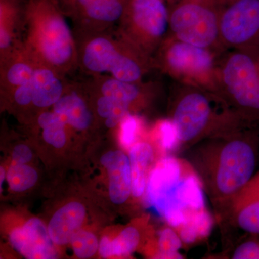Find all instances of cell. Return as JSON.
<instances>
[{
	"label": "cell",
	"mask_w": 259,
	"mask_h": 259,
	"mask_svg": "<svg viewBox=\"0 0 259 259\" xmlns=\"http://www.w3.org/2000/svg\"><path fill=\"white\" fill-rule=\"evenodd\" d=\"M138 128L139 123L137 119L131 114L126 116L121 122V142L125 148H131L135 144Z\"/></svg>",
	"instance_id": "cell-26"
},
{
	"label": "cell",
	"mask_w": 259,
	"mask_h": 259,
	"mask_svg": "<svg viewBox=\"0 0 259 259\" xmlns=\"http://www.w3.org/2000/svg\"><path fill=\"white\" fill-rule=\"evenodd\" d=\"M192 170L190 162L185 159L166 156L159 160L148 178L146 197L149 204L154 207Z\"/></svg>",
	"instance_id": "cell-12"
},
{
	"label": "cell",
	"mask_w": 259,
	"mask_h": 259,
	"mask_svg": "<svg viewBox=\"0 0 259 259\" xmlns=\"http://www.w3.org/2000/svg\"><path fill=\"white\" fill-rule=\"evenodd\" d=\"M223 53L181 41L168 34L153 56V64L174 81L220 95L219 60Z\"/></svg>",
	"instance_id": "cell-5"
},
{
	"label": "cell",
	"mask_w": 259,
	"mask_h": 259,
	"mask_svg": "<svg viewBox=\"0 0 259 259\" xmlns=\"http://www.w3.org/2000/svg\"><path fill=\"white\" fill-rule=\"evenodd\" d=\"M220 95L245 118L259 121V47L228 49L219 60Z\"/></svg>",
	"instance_id": "cell-6"
},
{
	"label": "cell",
	"mask_w": 259,
	"mask_h": 259,
	"mask_svg": "<svg viewBox=\"0 0 259 259\" xmlns=\"http://www.w3.org/2000/svg\"><path fill=\"white\" fill-rule=\"evenodd\" d=\"M220 33L226 50L259 47V0H232L224 5Z\"/></svg>",
	"instance_id": "cell-9"
},
{
	"label": "cell",
	"mask_w": 259,
	"mask_h": 259,
	"mask_svg": "<svg viewBox=\"0 0 259 259\" xmlns=\"http://www.w3.org/2000/svg\"><path fill=\"white\" fill-rule=\"evenodd\" d=\"M108 171L110 197L112 202L123 204L132 194V177L128 156L121 151H110L100 159Z\"/></svg>",
	"instance_id": "cell-13"
},
{
	"label": "cell",
	"mask_w": 259,
	"mask_h": 259,
	"mask_svg": "<svg viewBox=\"0 0 259 259\" xmlns=\"http://www.w3.org/2000/svg\"><path fill=\"white\" fill-rule=\"evenodd\" d=\"M14 100L18 105L26 106L32 102L31 80L25 84L15 88Z\"/></svg>",
	"instance_id": "cell-29"
},
{
	"label": "cell",
	"mask_w": 259,
	"mask_h": 259,
	"mask_svg": "<svg viewBox=\"0 0 259 259\" xmlns=\"http://www.w3.org/2000/svg\"><path fill=\"white\" fill-rule=\"evenodd\" d=\"M238 228L250 234L259 235V200L232 212Z\"/></svg>",
	"instance_id": "cell-22"
},
{
	"label": "cell",
	"mask_w": 259,
	"mask_h": 259,
	"mask_svg": "<svg viewBox=\"0 0 259 259\" xmlns=\"http://www.w3.org/2000/svg\"><path fill=\"white\" fill-rule=\"evenodd\" d=\"M259 200V172L253 175L249 182L231 199L225 208L233 212L238 209Z\"/></svg>",
	"instance_id": "cell-23"
},
{
	"label": "cell",
	"mask_w": 259,
	"mask_h": 259,
	"mask_svg": "<svg viewBox=\"0 0 259 259\" xmlns=\"http://www.w3.org/2000/svg\"><path fill=\"white\" fill-rule=\"evenodd\" d=\"M75 255L79 258H91L98 249V241L93 233L79 231L71 241Z\"/></svg>",
	"instance_id": "cell-24"
},
{
	"label": "cell",
	"mask_w": 259,
	"mask_h": 259,
	"mask_svg": "<svg viewBox=\"0 0 259 259\" xmlns=\"http://www.w3.org/2000/svg\"><path fill=\"white\" fill-rule=\"evenodd\" d=\"M31 151L25 145L20 144L15 148L13 153V162L14 164H25L32 159Z\"/></svg>",
	"instance_id": "cell-30"
},
{
	"label": "cell",
	"mask_w": 259,
	"mask_h": 259,
	"mask_svg": "<svg viewBox=\"0 0 259 259\" xmlns=\"http://www.w3.org/2000/svg\"><path fill=\"white\" fill-rule=\"evenodd\" d=\"M85 213L82 204L76 202L66 204L59 209L51 218L48 228L53 243L57 245L71 243L82 225Z\"/></svg>",
	"instance_id": "cell-14"
},
{
	"label": "cell",
	"mask_w": 259,
	"mask_h": 259,
	"mask_svg": "<svg viewBox=\"0 0 259 259\" xmlns=\"http://www.w3.org/2000/svg\"><path fill=\"white\" fill-rule=\"evenodd\" d=\"M258 163H259V161H258Z\"/></svg>",
	"instance_id": "cell-34"
},
{
	"label": "cell",
	"mask_w": 259,
	"mask_h": 259,
	"mask_svg": "<svg viewBox=\"0 0 259 259\" xmlns=\"http://www.w3.org/2000/svg\"><path fill=\"white\" fill-rule=\"evenodd\" d=\"M170 94L168 120L176 131L179 147L194 146L247 119L221 95L203 89L174 81Z\"/></svg>",
	"instance_id": "cell-3"
},
{
	"label": "cell",
	"mask_w": 259,
	"mask_h": 259,
	"mask_svg": "<svg viewBox=\"0 0 259 259\" xmlns=\"http://www.w3.org/2000/svg\"><path fill=\"white\" fill-rule=\"evenodd\" d=\"M233 259H259V241H248L237 247Z\"/></svg>",
	"instance_id": "cell-28"
},
{
	"label": "cell",
	"mask_w": 259,
	"mask_h": 259,
	"mask_svg": "<svg viewBox=\"0 0 259 259\" xmlns=\"http://www.w3.org/2000/svg\"><path fill=\"white\" fill-rule=\"evenodd\" d=\"M185 223L195 232L199 241L209 236L212 230L213 220L210 213L207 209H204L191 213Z\"/></svg>",
	"instance_id": "cell-25"
},
{
	"label": "cell",
	"mask_w": 259,
	"mask_h": 259,
	"mask_svg": "<svg viewBox=\"0 0 259 259\" xmlns=\"http://www.w3.org/2000/svg\"><path fill=\"white\" fill-rule=\"evenodd\" d=\"M37 123L44 130L42 137L48 144L57 148L64 146L66 141V123L60 115L54 111L44 112L39 116Z\"/></svg>",
	"instance_id": "cell-19"
},
{
	"label": "cell",
	"mask_w": 259,
	"mask_h": 259,
	"mask_svg": "<svg viewBox=\"0 0 259 259\" xmlns=\"http://www.w3.org/2000/svg\"><path fill=\"white\" fill-rule=\"evenodd\" d=\"M118 30L153 59L169 33L168 3L166 0H129Z\"/></svg>",
	"instance_id": "cell-8"
},
{
	"label": "cell",
	"mask_w": 259,
	"mask_h": 259,
	"mask_svg": "<svg viewBox=\"0 0 259 259\" xmlns=\"http://www.w3.org/2000/svg\"><path fill=\"white\" fill-rule=\"evenodd\" d=\"M31 83L32 104L36 107L54 106L64 93L61 75L47 66H37Z\"/></svg>",
	"instance_id": "cell-15"
},
{
	"label": "cell",
	"mask_w": 259,
	"mask_h": 259,
	"mask_svg": "<svg viewBox=\"0 0 259 259\" xmlns=\"http://www.w3.org/2000/svg\"><path fill=\"white\" fill-rule=\"evenodd\" d=\"M194 146L188 161L214 205L225 208L258 163L259 121L246 119Z\"/></svg>",
	"instance_id": "cell-1"
},
{
	"label": "cell",
	"mask_w": 259,
	"mask_h": 259,
	"mask_svg": "<svg viewBox=\"0 0 259 259\" xmlns=\"http://www.w3.org/2000/svg\"><path fill=\"white\" fill-rule=\"evenodd\" d=\"M1 175H0V177H1V180H0V185H1V187H2V185H3V181H4V179H5V170H4V168H3V167H1Z\"/></svg>",
	"instance_id": "cell-32"
},
{
	"label": "cell",
	"mask_w": 259,
	"mask_h": 259,
	"mask_svg": "<svg viewBox=\"0 0 259 259\" xmlns=\"http://www.w3.org/2000/svg\"><path fill=\"white\" fill-rule=\"evenodd\" d=\"M37 174L25 164L13 163L8 170L7 180L13 192H22L31 188L36 183Z\"/></svg>",
	"instance_id": "cell-20"
},
{
	"label": "cell",
	"mask_w": 259,
	"mask_h": 259,
	"mask_svg": "<svg viewBox=\"0 0 259 259\" xmlns=\"http://www.w3.org/2000/svg\"><path fill=\"white\" fill-rule=\"evenodd\" d=\"M54 111L62 117L66 125L83 131L91 124L92 115L82 98L75 91L63 94L54 105Z\"/></svg>",
	"instance_id": "cell-17"
},
{
	"label": "cell",
	"mask_w": 259,
	"mask_h": 259,
	"mask_svg": "<svg viewBox=\"0 0 259 259\" xmlns=\"http://www.w3.org/2000/svg\"><path fill=\"white\" fill-rule=\"evenodd\" d=\"M166 3H168V7H169L170 8L171 6H173L174 5H175L177 3H178L180 0H166Z\"/></svg>",
	"instance_id": "cell-33"
},
{
	"label": "cell",
	"mask_w": 259,
	"mask_h": 259,
	"mask_svg": "<svg viewBox=\"0 0 259 259\" xmlns=\"http://www.w3.org/2000/svg\"><path fill=\"white\" fill-rule=\"evenodd\" d=\"M79 30L78 64L89 74L139 83L155 69L152 58L135 47L118 29L113 32L110 29Z\"/></svg>",
	"instance_id": "cell-4"
},
{
	"label": "cell",
	"mask_w": 259,
	"mask_h": 259,
	"mask_svg": "<svg viewBox=\"0 0 259 259\" xmlns=\"http://www.w3.org/2000/svg\"><path fill=\"white\" fill-rule=\"evenodd\" d=\"M64 14L54 0H25L22 7L20 47L39 66L61 76L79 65L76 37Z\"/></svg>",
	"instance_id": "cell-2"
},
{
	"label": "cell",
	"mask_w": 259,
	"mask_h": 259,
	"mask_svg": "<svg viewBox=\"0 0 259 259\" xmlns=\"http://www.w3.org/2000/svg\"><path fill=\"white\" fill-rule=\"evenodd\" d=\"M154 157L152 146L147 142L136 143L130 150L132 194L136 198L141 197L146 190Z\"/></svg>",
	"instance_id": "cell-16"
},
{
	"label": "cell",
	"mask_w": 259,
	"mask_h": 259,
	"mask_svg": "<svg viewBox=\"0 0 259 259\" xmlns=\"http://www.w3.org/2000/svg\"><path fill=\"white\" fill-rule=\"evenodd\" d=\"M223 0H180L169 8V35L181 41L224 52L220 24Z\"/></svg>",
	"instance_id": "cell-7"
},
{
	"label": "cell",
	"mask_w": 259,
	"mask_h": 259,
	"mask_svg": "<svg viewBox=\"0 0 259 259\" xmlns=\"http://www.w3.org/2000/svg\"><path fill=\"white\" fill-rule=\"evenodd\" d=\"M60 6L61 9L64 10L65 7L69 3V0H54Z\"/></svg>",
	"instance_id": "cell-31"
},
{
	"label": "cell",
	"mask_w": 259,
	"mask_h": 259,
	"mask_svg": "<svg viewBox=\"0 0 259 259\" xmlns=\"http://www.w3.org/2000/svg\"><path fill=\"white\" fill-rule=\"evenodd\" d=\"M10 241L13 248L26 258L53 259L57 256L49 231L37 218H32L21 228L13 230Z\"/></svg>",
	"instance_id": "cell-11"
},
{
	"label": "cell",
	"mask_w": 259,
	"mask_h": 259,
	"mask_svg": "<svg viewBox=\"0 0 259 259\" xmlns=\"http://www.w3.org/2000/svg\"><path fill=\"white\" fill-rule=\"evenodd\" d=\"M160 143L165 151L179 148V141L176 131L169 120L163 121L159 126Z\"/></svg>",
	"instance_id": "cell-27"
},
{
	"label": "cell",
	"mask_w": 259,
	"mask_h": 259,
	"mask_svg": "<svg viewBox=\"0 0 259 259\" xmlns=\"http://www.w3.org/2000/svg\"><path fill=\"white\" fill-rule=\"evenodd\" d=\"M140 240L139 231L135 227H127L113 241L103 237L100 241V254L104 258L130 256L139 246Z\"/></svg>",
	"instance_id": "cell-18"
},
{
	"label": "cell",
	"mask_w": 259,
	"mask_h": 259,
	"mask_svg": "<svg viewBox=\"0 0 259 259\" xmlns=\"http://www.w3.org/2000/svg\"><path fill=\"white\" fill-rule=\"evenodd\" d=\"M158 258H182L178 253L182 247L180 235L171 228H166L158 233Z\"/></svg>",
	"instance_id": "cell-21"
},
{
	"label": "cell",
	"mask_w": 259,
	"mask_h": 259,
	"mask_svg": "<svg viewBox=\"0 0 259 259\" xmlns=\"http://www.w3.org/2000/svg\"><path fill=\"white\" fill-rule=\"evenodd\" d=\"M129 0H69L63 11L79 23V30H104L119 25Z\"/></svg>",
	"instance_id": "cell-10"
}]
</instances>
